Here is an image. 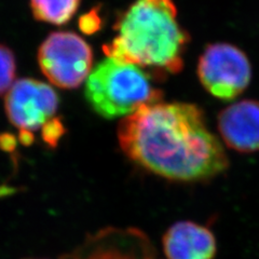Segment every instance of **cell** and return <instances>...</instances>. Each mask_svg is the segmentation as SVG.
Wrapping results in <instances>:
<instances>
[{
    "label": "cell",
    "instance_id": "1",
    "mask_svg": "<svg viewBox=\"0 0 259 259\" xmlns=\"http://www.w3.org/2000/svg\"><path fill=\"white\" fill-rule=\"evenodd\" d=\"M118 142L146 171L174 182H201L224 173L229 160L198 106L155 103L122 119Z\"/></svg>",
    "mask_w": 259,
    "mask_h": 259
},
{
    "label": "cell",
    "instance_id": "2",
    "mask_svg": "<svg viewBox=\"0 0 259 259\" xmlns=\"http://www.w3.org/2000/svg\"><path fill=\"white\" fill-rule=\"evenodd\" d=\"M115 30L116 37L103 47L107 58L158 75L183 69L189 35L178 23L173 0H135L120 16Z\"/></svg>",
    "mask_w": 259,
    "mask_h": 259
},
{
    "label": "cell",
    "instance_id": "3",
    "mask_svg": "<svg viewBox=\"0 0 259 259\" xmlns=\"http://www.w3.org/2000/svg\"><path fill=\"white\" fill-rule=\"evenodd\" d=\"M84 95L92 109L105 119L125 118L162 99V92L151 83L149 72L111 58L103 60L91 70Z\"/></svg>",
    "mask_w": 259,
    "mask_h": 259
},
{
    "label": "cell",
    "instance_id": "4",
    "mask_svg": "<svg viewBox=\"0 0 259 259\" xmlns=\"http://www.w3.org/2000/svg\"><path fill=\"white\" fill-rule=\"evenodd\" d=\"M38 64L52 84L71 90L82 84L92 68L93 52L72 31L51 32L38 49Z\"/></svg>",
    "mask_w": 259,
    "mask_h": 259
},
{
    "label": "cell",
    "instance_id": "5",
    "mask_svg": "<svg viewBox=\"0 0 259 259\" xmlns=\"http://www.w3.org/2000/svg\"><path fill=\"white\" fill-rule=\"evenodd\" d=\"M198 76L210 95L232 101L248 87L252 67L239 48L229 44H214L207 46L200 56Z\"/></svg>",
    "mask_w": 259,
    "mask_h": 259
},
{
    "label": "cell",
    "instance_id": "6",
    "mask_svg": "<svg viewBox=\"0 0 259 259\" xmlns=\"http://www.w3.org/2000/svg\"><path fill=\"white\" fill-rule=\"evenodd\" d=\"M60 99L54 89L31 78L12 84L5 99L6 115L19 133L34 134L56 117Z\"/></svg>",
    "mask_w": 259,
    "mask_h": 259
},
{
    "label": "cell",
    "instance_id": "7",
    "mask_svg": "<svg viewBox=\"0 0 259 259\" xmlns=\"http://www.w3.org/2000/svg\"><path fill=\"white\" fill-rule=\"evenodd\" d=\"M218 131L229 148L242 153L259 151V102L244 100L218 115Z\"/></svg>",
    "mask_w": 259,
    "mask_h": 259
},
{
    "label": "cell",
    "instance_id": "8",
    "mask_svg": "<svg viewBox=\"0 0 259 259\" xmlns=\"http://www.w3.org/2000/svg\"><path fill=\"white\" fill-rule=\"evenodd\" d=\"M167 259H214L217 243L207 227L183 221L172 225L163 236Z\"/></svg>",
    "mask_w": 259,
    "mask_h": 259
},
{
    "label": "cell",
    "instance_id": "9",
    "mask_svg": "<svg viewBox=\"0 0 259 259\" xmlns=\"http://www.w3.org/2000/svg\"><path fill=\"white\" fill-rule=\"evenodd\" d=\"M81 0H30L34 18L52 25L67 24L76 14Z\"/></svg>",
    "mask_w": 259,
    "mask_h": 259
},
{
    "label": "cell",
    "instance_id": "10",
    "mask_svg": "<svg viewBox=\"0 0 259 259\" xmlns=\"http://www.w3.org/2000/svg\"><path fill=\"white\" fill-rule=\"evenodd\" d=\"M16 63L11 49L0 44V94L9 91L15 82Z\"/></svg>",
    "mask_w": 259,
    "mask_h": 259
},
{
    "label": "cell",
    "instance_id": "11",
    "mask_svg": "<svg viewBox=\"0 0 259 259\" xmlns=\"http://www.w3.org/2000/svg\"><path fill=\"white\" fill-rule=\"evenodd\" d=\"M65 132H66V127L64 126L62 118L56 116L41 128L40 135H41V140L48 147L54 148L59 145V142Z\"/></svg>",
    "mask_w": 259,
    "mask_h": 259
},
{
    "label": "cell",
    "instance_id": "12",
    "mask_svg": "<svg viewBox=\"0 0 259 259\" xmlns=\"http://www.w3.org/2000/svg\"><path fill=\"white\" fill-rule=\"evenodd\" d=\"M101 18L95 9L81 15L79 19V28L85 35L94 34L101 28Z\"/></svg>",
    "mask_w": 259,
    "mask_h": 259
},
{
    "label": "cell",
    "instance_id": "13",
    "mask_svg": "<svg viewBox=\"0 0 259 259\" xmlns=\"http://www.w3.org/2000/svg\"><path fill=\"white\" fill-rule=\"evenodd\" d=\"M15 187H12V186H8V185H0V200L4 198H8L12 196L16 192Z\"/></svg>",
    "mask_w": 259,
    "mask_h": 259
},
{
    "label": "cell",
    "instance_id": "14",
    "mask_svg": "<svg viewBox=\"0 0 259 259\" xmlns=\"http://www.w3.org/2000/svg\"><path fill=\"white\" fill-rule=\"evenodd\" d=\"M26 259H45V258H26Z\"/></svg>",
    "mask_w": 259,
    "mask_h": 259
}]
</instances>
